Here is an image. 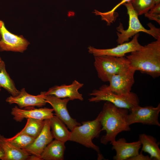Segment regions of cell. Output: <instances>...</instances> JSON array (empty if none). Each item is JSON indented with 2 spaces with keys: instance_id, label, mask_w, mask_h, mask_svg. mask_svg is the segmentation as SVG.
I'll return each instance as SVG.
<instances>
[{
  "instance_id": "cell-31",
  "label": "cell",
  "mask_w": 160,
  "mask_h": 160,
  "mask_svg": "<svg viewBox=\"0 0 160 160\" xmlns=\"http://www.w3.org/2000/svg\"><path fill=\"white\" fill-rule=\"evenodd\" d=\"M2 60H1V57H0V62H1Z\"/></svg>"
},
{
  "instance_id": "cell-26",
  "label": "cell",
  "mask_w": 160,
  "mask_h": 160,
  "mask_svg": "<svg viewBox=\"0 0 160 160\" xmlns=\"http://www.w3.org/2000/svg\"><path fill=\"white\" fill-rule=\"evenodd\" d=\"M152 159L148 156L143 155L141 151L140 153L135 156L129 158L127 160H151Z\"/></svg>"
},
{
  "instance_id": "cell-23",
  "label": "cell",
  "mask_w": 160,
  "mask_h": 160,
  "mask_svg": "<svg viewBox=\"0 0 160 160\" xmlns=\"http://www.w3.org/2000/svg\"><path fill=\"white\" fill-rule=\"evenodd\" d=\"M35 139V138L25 134L19 132L12 137L6 138V140L12 144L22 149L30 145Z\"/></svg>"
},
{
  "instance_id": "cell-29",
  "label": "cell",
  "mask_w": 160,
  "mask_h": 160,
  "mask_svg": "<svg viewBox=\"0 0 160 160\" xmlns=\"http://www.w3.org/2000/svg\"><path fill=\"white\" fill-rule=\"evenodd\" d=\"M4 156V153L3 149L0 147V159L2 160Z\"/></svg>"
},
{
  "instance_id": "cell-22",
  "label": "cell",
  "mask_w": 160,
  "mask_h": 160,
  "mask_svg": "<svg viewBox=\"0 0 160 160\" xmlns=\"http://www.w3.org/2000/svg\"><path fill=\"white\" fill-rule=\"evenodd\" d=\"M44 124V120L33 119H27L24 128L19 132L36 138L41 132Z\"/></svg>"
},
{
  "instance_id": "cell-8",
  "label": "cell",
  "mask_w": 160,
  "mask_h": 160,
  "mask_svg": "<svg viewBox=\"0 0 160 160\" xmlns=\"http://www.w3.org/2000/svg\"><path fill=\"white\" fill-rule=\"evenodd\" d=\"M135 71L130 66L126 70L111 76L106 85L107 89L116 94L125 95L130 93L135 80Z\"/></svg>"
},
{
  "instance_id": "cell-15",
  "label": "cell",
  "mask_w": 160,
  "mask_h": 160,
  "mask_svg": "<svg viewBox=\"0 0 160 160\" xmlns=\"http://www.w3.org/2000/svg\"><path fill=\"white\" fill-rule=\"evenodd\" d=\"M83 85V84L74 80L70 85H56L49 88L45 92V95H52L60 98H68L70 100H78L82 101L84 100L82 95L78 90Z\"/></svg>"
},
{
  "instance_id": "cell-9",
  "label": "cell",
  "mask_w": 160,
  "mask_h": 160,
  "mask_svg": "<svg viewBox=\"0 0 160 160\" xmlns=\"http://www.w3.org/2000/svg\"><path fill=\"white\" fill-rule=\"evenodd\" d=\"M0 51H12L23 52L30 43L23 36L15 35L9 31L4 22L0 20Z\"/></svg>"
},
{
  "instance_id": "cell-32",
  "label": "cell",
  "mask_w": 160,
  "mask_h": 160,
  "mask_svg": "<svg viewBox=\"0 0 160 160\" xmlns=\"http://www.w3.org/2000/svg\"><path fill=\"white\" fill-rule=\"evenodd\" d=\"M1 38V34H0V39Z\"/></svg>"
},
{
  "instance_id": "cell-12",
  "label": "cell",
  "mask_w": 160,
  "mask_h": 160,
  "mask_svg": "<svg viewBox=\"0 0 160 160\" xmlns=\"http://www.w3.org/2000/svg\"><path fill=\"white\" fill-rule=\"evenodd\" d=\"M45 92H41L40 94L33 95L28 93L25 88H23L18 95L8 97L6 101L10 104H16L20 108L34 106L41 107L45 105L47 103L45 98Z\"/></svg>"
},
{
  "instance_id": "cell-27",
  "label": "cell",
  "mask_w": 160,
  "mask_h": 160,
  "mask_svg": "<svg viewBox=\"0 0 160 160\" xmlns=\"http://www.w3.org/2000/svg\"><path fill=\"white\" fill-rule=\"evenodd\" d=\"M145 16L150 20H154L160 24V14L150 13L147 12L145 14Z\"/></svg>"
},
{
  "instance_id": "cell-18",
  "label": "cell",
  "mask_w": 160,
  "mask_h": 160,
  "mask_svg": "<svg viewBox=\"0 0 160 160\" xmlns=\"http://www.w3.org/2000/svg\"><path fill=\"white\" fill-rule=\"evenodd\" d=\"M65 143L55 140L45 147L40 156V160H63L66 147Z\"/></svg>"
},
{
  "instance_id": "cell-17",
  "label": "cell",
  "mask_w": 160,
  "mask_h": 160,
  "mask_svg": "<svg viewBox=\"0 0 160 160\" xmlns=\"http://www.w3.org/2000/svg\"><path fill=\"white\" fill-rule=\"evenodd\" d=\"M0 147L3 149L4 156L2 160H30V154L8 142L4 136L0 135Z\"/></svg>"
},
{
  "instance_id": "cell-4",
  "label": "cell",
  "mask_w": 160,
  "mask_h": 160,
  "mask_svg": "<svg viewBox=\"0 0 160 160\" xmlns=\"http://www.w3.org/2000/svg\"><path fill=\"white\" fill-rule=\"evenodd\" d=\"M81 123L82 125L76 127L71 131L69 140L92 149L100 156L99 148L92 141L94 138L99 137L101 132L102 126L99 114L94 120L83 121Z\"/></svg>"
},
{
  "instance_id": "cell-2",
  "label": "cell",
  "mask_w": 160,
  "mask_h": 160,
  "mask_svg": "<svg viewBox=\"0 0 160 160\" xmlns=\"http://www.w3.org/2000/svg\"><path fill=\"white\" fill-rule=\"evenodd\" d=\"M126 58L136 71L153 78L160 76V38L132 52Z\"/></svg>"
},
{
  "instance_id": "cell-16",
  "label": "cell",
  "mask_w": 160,
  "mask_h": 160,
  "mask_svg": "<svg viewBox=\"0 0 160 160\" xmlns=\"http://www.w3.org/2000/svg\"><path fill=\"white\" fill-rule=\"evenodd\" d=\"M22 109L17 106L12 108L11 112L14 119L18 122L24 119H33L41 120L49 119L53 116V108H47Z\"/></svg>"
},
{
  "instance_id": "cell-14",
  "label": "cell",
  "mask_w": 160,
  "mask_h": 160,
  "mask_svg": "<svg viewBox=\"0 0 160 160\" xmlns=\"http://www.w3.org/2000/svg\"><path fill=\"white\" fill-rule=\"evenodd\" d=\"M110 143L112 145V149L116 151V155L113 157L114 160H127L129 158L138 154L141 146L139 140L127 143L124 138L115 140Z\"/></svg>"
},
{
  "instance_id": "cell-5",
  "label": "cell",
  "mask_w": 160,
  "mask_h": 160,
  "mask_svg": "<svg viewBox=\"0 0 160 160\" xmlns=\"http://www.w3.org/2000/svg\"><path fill=\"white\" fill-rule=\"evenodd\" d=\"M89 95L93 96L88 99L89 102H109L117 107L126 108L129 111L139 104L138 97L135 93L131 92L125 95L116 94L107 89L106 85L99 89L94 90Z\"/></svg>"
},
{
  "instance_id": "cell-6",
  "label": "cell",
  "mask_w": 160,
  "mask_h": 160,
  "mask_svg": "<svg viewBox=\"0 0 160 160\" xmlns=\"http://www.w3.org/2000/svg\"><path fill=\"white\" fill-rule=\"evenodd\" d=\"M94 65L98 78L103 82L108 81L110 77L130 67L126 57L103 55L94 56Z\"/></svg>"
},
{
  "instance_id": "cell-20",
  "label": "cell",
  "mask_w": 160,
  "mask_h": 160,
  "mask_svg": "<svg viewBox=\"0 0 160 160\" xmlns=\"http://www.w3.org/2000/svg\"><path fill=\"white\" fill-rule=\"evenodd\" d=\"M50 124L53 138L65 143L69 140L71 134L64 123L56 116L50 119Z\"/></svg>"
},
{
  "instance_id": "cell-30",
  "label": "cell",
  "mask_w": 160,
  "mask_h": 160,
  "mask_svg": "<svg viewBox=\"0 0 160 160\" xmlns=\"http://www.w3.org/2000/svg\"><path fill=\"white\" fill-rule=\"evenodd\" d=\"M155 4L160 3V0H153Z\"/></svg>"
},
{
  "instance_id": "cell-13",
  "label": "cell",
  "mask_w": 160,
  "mask_h": 160,
  "mask_svg": "<svg viewBox=\"0 0 160 160\" xmlns=\"http://www.w3.org/2000/svg\"><path fill=\"white\" fill-rule=\"evenodd\" d=\"M53 138L51 131L50 119L45 120L43 127L39 135L30 145L23 150L30 155L38 157L40 160L42 153Z\"/></svg>"
},
{
  "instance_id": "cell-21",
  "label": "cell",
  "mask_w": 160,
  "mask_h": 160,
  "mask_svg": "<svg viewBox=\"0 0 160 160\" xmlns=\"http://www.w3.org/2000/svg\"><path fill=\"white\" fill-rule=\"evenodd\" d=\"M0 87L4 88L13 96L17 95L20 93L7 72L5 63L2 60L0 62Z\"/></svg>"
},
{
  "instance_id": "cell-19",
  "label": "cell",
  "mask_w": 160,
  "mask_h": 160,
  "mask_svg": "<svg viewBox=\"0 0 160 160\" xmlns=\"http://www.w3.org/2000/svg\"><path fill=\"white\" fill-rule=\"evenodd\" d=\"M139 140L142 145V151L149 154L152 159L160 160L159 143L157 142L155 138L151 135L143 133L139 135Z\"/></svg>"
},
{
  "instance_id": "cell-3",
  "label": "cell",
  "mask_w": 160,
  "mask_h": 160,
  "mask_svg": "<svg viewBox=\"0 0 160 160\" xmlns=\"http://www.w3.org/2000/svg\"><path fill=\"white\" fill-rule=\"evenodd\" d=\"M127 10L129 16V26L128 28L124 29L122 24L120 23L116 28L118 31L117 40L118 44H121L128 41L129 39L139 32H143L151 35L156 39L160 38L159 28L156 27L151 23L147 24L150 29H145L141 24L138 18V15L134 10L131 1L124 3Z\"/></svg>"
},
{
  "instance_id": "cell-28",
  "label": "cell",
  "mask_w": 160,
  "mask_h": 160,
  "mask_svg": "<svg viewBox=\"0 0 160 160\" xmlns=\"http://www.w3.org/2000/svg\"><path fill=\"white\" fill-rule=\"evenodd\" d=\"M148 12L152 14H160V3L155 4Z\"/></svg>"
},
{
  "instance_id": "cell-7",
  "label": "cell",
  "mask_w": 160,
  "mask_h": 160,
  "mask_svg": "<svg viewBox=\"0 0 160 160\" xmlns=\"http://www.w3.org/2000/svg\"><path fill=\"white\" fill-rule=\"evenodd\" d=\"M128 114L127 121L129 125L136 123L160 126L158 117L160 112V104L156 107L152 106L134 107Z\"/></svg>"
},
{
  "instance_id": "cell-24",
  "label": "cell",
  "mask_w": 160,
  "mask_h": 160,
  "mask_svg": "<svg viewBox=\"0 0 160 160\" xmlns=\"http://www.w3.org/2000/svg\"><path fill=\"white\" fill-rule=\"evenodd\" d=\"M130 1L138 16L147 13L155 4L153 0H131Z\"/></svg>"
},
{
  "instance_id": "cell-10",
  "label": "cell",
  "mask_w": 160,
  "mask_h": 160,
  "mask_svg": "<svg viewBox=\"0 0 160 160\" xmlns=\"http://www.w3.org/2000/svg\"><path fill=\"white\" fill-rule=\"evenodd\" d=\"M139 34L137 33L133 37L129 42L119 44L115 47L107 49H98L89 46L88 47L89 52L94 56L106 55L117 57H124L128 53L137 50L143 46L138 41Z\"/></svg>"
},
{
  "instance_id": "cell-25",
  "label": "cell",
  "mask_w": 160,
  "mask_h": 160,
  "mask_svg": "<svg viewBox=\"0 0 160 160\" xmlns=\"http://www.w3.org/2000/svg\"><path fill=\"white\" fill-rule=\"evenodd\" d=\"M131 0H122L120 2L116 5L110 11L106 12H102L95 9L93 13L95 15H100L102 20L105 21L107 23V25H110L116 20V16L115 14L116 13L115 11L120 5L124 3L130 1Z\"/></svg>"
},
{
  "instance_id": "cell-11",
  "label": "cell",
  "mask_w": 160,
  "mask_h": 160,
  "mask_svg": "<svg viewBox=\"0 0 160 160\" xmlns=\"http://www.w3.org/2000/svg\"><path fill=\"white\" fill-rule=\"evenodd\" d=\"M45 98L47 103L52 107L55 114L62 120L71 131L81 124L70 115L67 109L68 103L70 100L68 98H59L52 95H46Z\"/></svg>"
},
{
  "instance_id": "cell-33",
  "label": "cell",
  "mask_w": 160,
  "mask_h": 160,
  "mask_svg": "<svg viewBox=\"0 0 160 160\" xmlns=\"http://www.w3.org/2000/svg\"><path fill=\"white\" fill-rule=\"evenodd\" d=\"M0 90H1V89H0Z\"/></svg>"
},
{
  "instance_id": "cell-1",
  "label": "cell",
  "mask_w": 160,
  "mask_h": 160,
  "mask_svg": "<svg viewBox=\"0 0 160 160\" xmlns=\"http://www.w3.org/2000/svg\"><path fill=\"white\" fill-rule=\"evenodd\" d=\"M129 110L117 107L112 103L106 101L99 114L102 126L101 131L106 134L103 136L100 143L105 145L116 140L117 135L123 131L130 130L128 121Z\"/></svg>"
}]
</instances>
